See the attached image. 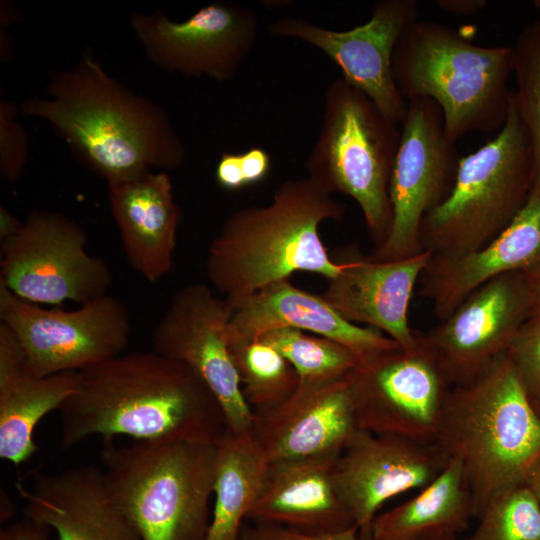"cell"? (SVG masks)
Returning a JSON list of instances; mask_svg holds the SVG:
<instances>
[{"label":"cell","instance_id":"obj_37","mask_svg":"<svg viewBox=\"0 0 540 540\" xmlns=\"http://www.w3.org/2000/svg\"><path fill=\"white\" fill-rule=\"evenodd\" d=\"M6 540H48L49 528L26 516L0 532Z\"/></svg>","mask_w":540,"mask_h":540},{"label":"cell","instance_id":"obj_29","mask_svg":"<svg viewBox=\"0 0 540 540\" xmlns=\"http://www.w3.org/2000/svg\"><path fill=\"white\" fill-rule=\"evenodd\" d=\"M259 339L291 363L302 383L345 378L359 361V357L344 345L294 328L273 329Z\"/></svg>","mask_w":540,"mask_h":540},{"label":"cell","instance_id":"obj_19","mask_svg":"<svg viewBox=\"0 0 540 540\" xmlns=\"http://www.w3.org/2000/svg\"><path fill=\"white\" fill-rule=\"evenodd\" d=\"M432 254L423 251L395 261L356 256L342 261L339 274L327 280L320 296L344 319L379 330L401 348L417 347L409 307Z\"/></svg>","mask_w":540,"mask_h":540},{"label":"cell","instance_id":"obj_1","mask_svg":"<svg viewBox=\"0 0 540 540\" xmlns=\"http://www.w3.org/2000/svg\"><path fill=\"white\" fill-rule=\"evenodd\" d=\"M58 411L64 449L96 435L217 442L228 430L205 382L155 351L120 354L79 371L76 391Z\"/></svg>","mask_w":540,"mask_h":540},{"label":"cell","instance_id":"obj_9","mask_svg":"<svg viewBox=\"0 0 540 540\" xmlns=\"http://www.w3.org/2000/svg\"><path fill=\"white\" fill-rule=\"evenodd\" d=\"M85 230L66 215L29 213L19 232L1 242L0 282L34 304L79 305L108 294L107 263L87 251Z\"/></svg>","mask_w":540,"mask_h":540},{"label":"cell","instance_id":"obj_23","mask_svg":"<svg viewBox=\"0 0 540 540\" xmlns=\"http://www.w3.org/2000/svg\"><path fill=\"white\" fill-rule=\"evenodd\" d=\"M107 184L128 264L151 283L161 280L173 269L182 215L170 176L147 171Z\"/></svg>","mask_w":540,"mask_h":540},{"label":"cell","instance_id":"obj_20","mask_svg":"<svg viewBox=\"0 0 540 540\" xmlns=\"http://www.w3.org/2000/svg\"><path fill=\"white\" fill-rule=\"evenodd\" d=\"M16 487L24 516L53 529L58 540H141L114 502L101 468L37 472L29 487Z\"/></svg>","mask_w":540,"mask_h":540},{"label":"cell","instance_id":"obj_24","mask_svg":"<svg viewBox=\"0 0 540 540\" xmlns=\"http://www.w3.org/2000/svg\"><path fill=\"white\" fill-rule=\"evenodd\" d=\"M335 456L269 463L246 519L302 533H336L355 525L333 483Z\"/></svg>","mask_w":540,"mask_h":540},{"label":"cell","instance_id":"obj_7","mask_svg":"<svg viewBox=\"0 0 540 540\" xmlns=\"http://www.w3.org/2000/svg\"><path fill=\"white\" fill-rule=\"evenodd\" d=\"M534 181L532 144L512 92L504 126L485 145L460 157L451 192L422 220L423 251L456 257L485 246L523 209Z\"/></svg>","mask_w":540,"mask_h":540},{"label":"cell","instance_id":"obj_18","mask_svg":"<svg viewBox=\"0 0 540 540\" xmlns=\"http://www.w3.org/2000/svg\"><path fill=\"white\" fill-rule=\"evenodd\" d=\"M253 411L250 433L269 463L337 457L358 429L346 377L299 382L284 402Z\"/></svg>","mask_w":540,"mask_h":540},{"label":"cell","instance_id":"obj_33","mask_svg":"<svg viewBox=\"0 0 540 540\" xmlns=\"http://www.w3.org/2000/svg\"><path fill=\"white\" fill-rule=\"evenodd\" d=\"M17 107L8 100L0 101V172L8 182H16L28 160V137L17 120Z\"/></svg>","mask_w":540,"mask_h":540},{"label":"cell","instance_id":"obj_25","mask_svg":"<svg viewBox=\"0 0 540 540\" xmlns=\"http://www.w3.org/2000/svg\"><path fill=\"white\" fill-rule=\"evenodd\" d=\"M78 372L39 376L13 332L0 323V458L14 465L37 451L34 431L76 391Z\"/></svg>","mask_w":540,"mask_h":540},{"label":"cell","instance_id":"obj_45","mask_svg":"<svg viewBox=\"0 0 540 540\" xmlns=\"http://www.w3.org/2000/svg\"><path fill=\"white\" fill-rule=\"evenodd\" d=\"M0 540H6V538L0 533Z\"/></svg>","mask_w":540,"mask_h":540},{"label":"cell","instance_id":"obj_21","mask_svg":"<svg viewBox=\"0 0 540 540\" xmlns=\"http://www.w3.org/2000/svg\"><path fill=\"white\" fill-rule=\"evenodd\" d=\"M540 263V186L512 223L485 246L456 257L431 256L417 295L432 302L446 319L474 290L503 274L527 271Z\"/></svg>","mask_w":540,"mask_h":540},{"label":"cell","instance_id":"obj_38","mask_svg":"<svg viewBox=\"0 0 540 540\" xmlns=\"http://www.w3.org/2000/svg\"><path fill=\"white\" fill-rule=\"evenodd\" d=\"M435 3L441 10L459 15L476 14L487 6L485 0H437Z\"/></svg>","mask_w":540,"mask_h":540},{"label":"cell","instance_id":"obj_35","mask_svg":"<svg viewBox=\"0 0 540 540\" xmlns=\"http://www.w3.org/2000/svg\"><path fill=\"white\" fill-rule=\"evenodd\" d=\"M239 161L246 187L262 182L271 171V156L261 147L239 153Z\"/></svg>","mask_w":540,"mask_h":540},{"label":"cell","instance_id":"obj_15","mask_svg":"<svg viewBox=\"0 0 540 540\" xmlns=\"http://www.w3.org/2000/svg\"><path fill=\"white\" fill-rule=\"evenodd\" d=\"M233 310L210 286L192 283L172 297L153 333V351L188 365L209 387L234 434L250 432L246 402L226 332Z\"/></svg>","mask_w":540,"mask_h":540},{"label":"cell","instance_id":"obj_42","mask_svg":"<svg viewBox=\"0 0 540 540\" xmlns=\"http://www.w3.org/2000/svg\"><path fill=\"white\" fill-rule=\"evenodd\" d=\"M1 28L3 26H7L10 24H13L15 22H19L20 16L18 14V11L11 5L7 4H1Z\"/></svg>","mask_w":540,"mask_h":540},{"label":"cell","instance_id":"obj_34","mask_svg":"<svg viewBox=\"0 0 540 540\" xmlns=\"http://www.w3.org/2000/svg\"><path fill=\"white\" fill-rule=\"evenodd\" d=\"M239 540H363L359 528L324 534H308L282 526L258 524L242 525Z\"/></svg>","mask_w":540,"mask_h":540},{"label":"cell","instance_id":"obj_41","mask_svg":"<svg viewBox=\"0 0 540 540\" xmlns=\"http://www.w3.org/2000/svg\"><path fill=\"white\" fill-rule=\"evenodd\" d=\"M525 485L532 491L540 505V457L529 470L525 480Z\"/></svg>","mask_w":540,"mask_h":540},{"label":"cell","instance_id":"obj_16","mask_svg":"<svg viewBox=\"0 0 540 540\" xmlns=\"http://www.w3.org/2000/svg\"><path fill=\"white\" fill-rule=\"evenodd\" d=\"M416 0H380L370 19L345 31L330 30L306 19L282 17L268 27L272 36L294 38L326 54L342 79L367 95L389 119L402 123L407 102L399 93L392 55L403 31L418 19Z\"/></svg>","mask_w":540,"mask_h":540},{"label":"cell","instance_id":"obj_26","mask_svg":"<svg viewBox=\"0 0 540 540\" xmlns=\"http://www.w3.org/2000/svg\"><path fill=\"white\" fill-rule=\"evenodd\" d=\"M473 517V506L460 464L445 469L413 498L376 515L371 540H424L458 535Z\"/></svg>","mask_w":540,"mask_h":540},{"label":"cell","instance_id":"obj_32","mask_svg":"<svg viewBox=\"0 0 540 540\" xmlns=\"http://www.w3.org/2000/svg\"><path fill=\"white\" fill-rule=\"evenodd\" d=\"M507 355L530 401L540 408V313L523 323Z\"/></svg>","mask_w":540,"mask_h":540},{"label":"cell","instance_id":"obj_2","mask_svg":"<svg viewBox=\"0 0 540 540\" xmlns=\"http://www.w3.org/2000/svg\"><path fill=\"white\" fill-rule=\"evenodd\" d=\"M26 116L47 121L74 155L107 183L180 167L184 144L163 108L111 77L88 52L54 71L45 96L23 101Z\"/></svg>","mask_w":540,"mask_h":540},{"label":"cell","instance_id":"obj_17","mask_svg":"<svg viewBox=\"0 0 540 540\" xmlns=\"http://www.w3.org/2000/svg\"><path fill=\"white\" fill-rule=\"evenodd\" d=\"M449 458L435 443L357 429L333 467L336 493L359 528L371 540L377 510L390 498L431 483Z\"/></svg>","mask_w":540,"mask_h":540},{"label":"cell","instance_id":"obj_36","mask_svg":"<svg viewBox=\"0 0 540 540\" xmlns=\"http://www.w3.org/2000/svg\"><path fill=\"white\" fill-rule=\"evenodd\" d=\"M217 184L224 190L238 191L245 186L239 153L224 152L215 168Z\"/></svg>","mask_w":540,"mask_h":540},{"label":"cell","instance_id":"obj_5","mask_svg":"<svg viewBox=\"0 0 540 540\" xmlns=\"http://www.w3.org/2000/svg\"><path fill=\"white\" fill-rule=\"evenodd\" d=\"M397 89L408 100L428 98L441 109L448 138L500 130L512 92V46L476 44L462 29L417 19L392 55Z\"/></svg>","mask_w":540,"mask_h":540},{"label":"cell","instance_id":"obj_12","mask_svg":"<svg viewBox=\"0 0 540 540\" xmlns=\"http://www.w3.org/2000/svg\"><path fill=\"white\" fill-rule=\"evenodd\" d=\"M346 381L358 429L435 443L452 387L419 343L360 358Z\"/></svg>","mask_w":540,"mask_h":540},{"label":"cell","instance_id":"obj_6","mask_svg":"<svg viewBox=\"0 0 540 540\" xmlns=\"http://www.w3.org/2000/svg\"><path fill=\"white\" fill-rule=\"evenodd\" d=\"M106 486L141 540H204L214 494L216 442L104 440Z\"/></svg>","mask_w":540,"mask_h":540},{"label":"cell","instance_id":"obj_11","mask_svg":"<svg viewBox=\"0 0 540 540\" xmlns=\"http://www.w3.org/2000/svg\"><path fill=\"white\" fill-rule=\"evenodd\" d=\"M0 323L19 341L32 372H79L122 354L130 333L126 306L106 294L75 310L43 308L0 282Z\"/></svg>","mask_w":540,"mask_h":540},{"label":"cell","instance_id":"obj_3","mask_svg":"<svg viewBox=\"0 0 540 540\" xmlns=\"http://www.w3.org/2000/svg\"><path fill=\"white\" fill-rule=\"evenodd\" d=\"M344 213L342 203L308 176L286 180L268 205L238 209L225 220L208 247L207 279L233 312L297 271L332 279L342 264L330 258L319 228Z\"/></svg>","mask_w":540,"mask_h":540},{"label":"cell","instance_id":"obj_22","mask_svg":"<svg viewBox=\"0 0 540 540\" xmlns=\"http://www.w3.org/2000/svg\"><path fill=\"white\" fill-rule=\"evenodd\" d=\"M278 328H294L331 339L359 359L399 346L377 329L347 321L320 295L295 287L289 279L273 283L241 303L227 327L228 345L257 340Z\"/></svg>","mask_w":540,"mask_h":540},{"label":"cell","instance_id":"obj_39","mask_svg":"<svg viewBox=\"0 0 540 540\" xmlns=\"http://www.w3.org/2000/svg\"><path fill=\"white\" fill-rule=\"evenodd\" d=\"M20 222L13 213L3 205L0 206V240L5 241L16 235L21 229Z\"/></svg>","mask_w":540,"mask_h":540},{"label":"cell","instance_id":"obj_14","mask_svg":"<svg viewBox=\"0 0 540 540\" xmlns=\"http://www.w3.org/2000/svg\"><path fill=\"white\" fill-rule=\"evenodd\" d=\"M129 21L156 66L219 82L236 76L255 46L259 26L253 9L229 1L211 2L183 21H173L161 10L132 12Z\"/></svg>","mask_w":540,"mask_h":540},{"label":"cell","instance_id":"obj_10","mask_svg":"<svg viewBox=\"0 0 540 540\" xmlns=\"http://www.w3.org/2000/svg\"><path fill=\"white\" fill-rule=\"evenodd\" d=\"M390 182L391 225L385 242L368 256L395 261L423 252L420 227L454 185L459 159L440 107L428 98L407 100Z\"/></svg>","mask_w":540,"mask_h":540},{"label":"cell","instance_id":"obj_8","mask_svg":"<svg viewBox=\"0 0 540 540\" xmlns=\"http://www.w3.org/2000/svg\"><path fill=\"white\" fill-rule=\"evenodd\" d=\"M363 92L342 78L325 91L321 128L309 152L307 176L326 192L360 207L367 231L381 246L391 225L389 182L401 131Z\"/></svg>","mask_w":540,"mask_h":540},{"label":"cell","instance_id":"obj_31","mask_svg":"<svg viewBox=\"0 0 540 540\" xmlns=\"http://www.w3.org/2000/svg\"><path fill=\"white\" fill-rule=\"evenodd\" d=\"M478 519L467 540H540V505L525 484L496 498Z\"/></svg>","mask_w":540,"mask_h":540},{"label":"cell","instance_id":"obj_44","mask_svg":"<svg viewBox=\"0 0 540 540\" xmlns=\"http://www.w3.org/2000/svg\"><path fill=\"white\" fill-rule=\"evenodd\" d=\"M533 3L535 7L540 8V0H536Z\"/></svg>","mask_w":540,"mask_h":540},{"label":"cell","instance_id":"obj_28","mask_svg":"<svg viewBox=\"0 0 540 540\" xmlns=\"http://www.w3.org/2000/svg\"><path fill=\"white\" fill-rule=\"evenodd\" d=\"M242 394L253 409L278 405L293 395L299 377L291 363L275 348L257 339L229 346Z\"/></svg>","mask_w":540,"mask_h":540},{"label":"cell","instance_id":"obj_46","mask_svg":"<svg viewBox=\"0 0 540 540\" xmlns=\"http://www.w3.org/2000/svg\"><path fill=\"white\" fill-rule=\"evenodd\" d=\"M536 411L540 414V408L536 409Z\"/></svg>","mask_w":540,"mask_h":540},{"label":"cell","instance_id":"obj_30","mask_svg":"<svg viewBox=\"0 0 540 540\" xmlns=\"http://www.w3.org/2000/svg\"><path fill=\"white\" fill-rule=\"evenodd\" d=\"M513 92L517 112L530 137L534 156V187L540 186V19L525 26L512 46Z\"/></svg>","mask_w":540,"mask_h":540},{"label":"cell","instance_id":"obj_4","mask_svg":"<svg viewBox=\"0 0 540 540\" xmlns=\"http://www.w3.org/2000/svg\"><path fill=\"white\" fill-rule=\"evenodd\" d=\"M435 444L460 464L474 518L525 484L540 457V414L507 353L473 382L451 388Z\"/></svg>","mask_w":540,"mask_h":540},{"label":"cell","instance_id":"obj_40","mask_svg":"<svg viewBox=\"0 0 540 540\" xmlns=\"http://www.w3.org/2000/svg\"><path fill=\"white\" fill-rule=\"evenodd\" d=\"M532 296L531 315L540 313V263L524 272Z\"/></svg>","mask_w":540,"mask_h":540},{"label":"cell","instance_id":"obj_27","mask_svg":"<svg viewBox=\"0 0 540 540\" xmlns=\"http://www.w3.org/2000/svg\"><path fill=\"white\" fill-rule=\"evenodd\" d=\"M216 444L215 501L204 540H239L269 461L250 432L234 434L227 430Z\"/></svg>","mask_w":540,"mask_h":540},{"label":"cell","instance_id":"obj_43","mask_svg":"<svg viewBox=\"0 0 540 540\" xmlns=\"http://www.w3.org/2000/svg\"><path fill=\"white\" fill-rule=\"evenodd\" d=\"M424 540H458V537L457 535H442V536L427 538Z\"/></svg>","mask_w":540,"mask_h":540},{"label":"cell","instance_id":"obj_13","mask_svg":"<svg viewBox=\"0 0 540 540\" xmlns=\"http://www.w3.org/2000/svg\"><path fill=\"white\" fill-rule=\"evenodd\" d=\"M531 312L524 271L510 272L474 290L446 319L416 336L450 387L464 386L507 353Z\"/></svg>","mask_w":540,"mask_h":540}]
</instances>
